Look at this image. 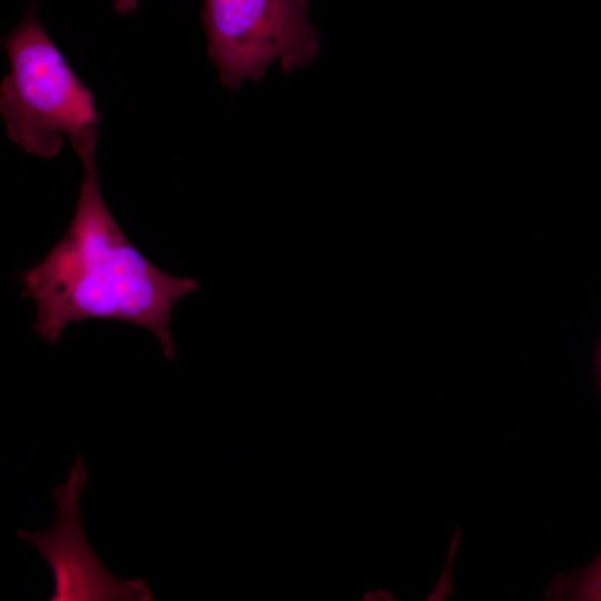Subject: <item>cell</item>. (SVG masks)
Instances as JSON below:
<instances>
[{"mask_svg":"<svg viewBox=\"0 0 601 601\" xmlns=\"http://www.w3.org/2000/svg\"><path fill=\"white\" fill-rule=\"evenodd\" d=\"M545 597L601 601V554L581 571L558 574L552 580Z\"/></svg>","mask_w":601,"mask_h":601,"instance_id":"5b68a950","label":"cell"},{"mask_svg":"<svg viewBox=\"0 0 601 601\" xmlns=\"http://www.w3.org/2000/svg\"><path fill=\"white\" fill-rule=\"evenodd\" d=\"M116 10L121 14H128L136 10L138 0H112Z\"/></svg>","mask_w":601,"mask_h":601,"instance_id":"8992f818","label":"cell"},{"mask_svg":"<svg viewBox=\"0 0 601 601\" xmlns=\"http://www.w3.org/2000/svg\"><path fill=\"white\" fill-rule=\"evenodd\" d=\"M10 71L0 85V111L9 138L27 152L51 158L96 129L99 116L91 90L78 78L37 17L26 8L2 40Z\"/></svg>","mask_w":601,"mask_h":601,"instance_id":"7a4b0ae2","label":"cell"},{"mask_svg":"<svg viewBox=\"0 0 601 601\" xmlns=\"http://www.w3.org/2000/svg\"><path fill=\"white\" fill-rule=\"evenodd\" d=\"M88 472L77 455L67 481L52 490L56 520L48 530L16 535L29 542L51 570V601H149L154 594L144 579L122 580L114 575L90 549L79 510V497Z\"/></svg>","mask_w":601,"mask_h":601,"instance_id":"277c9868","label":"cell"},{"mask_svg":"<svg viewBox=\"0 0 601 601\" xmlns=\"http://www.w3.org/2000/svg\"><path fill=\"white\" fill-rule=\"evenodd\" d=\"M309 0H205L201 22L208 56L230 90L258 81L274 61L287 73L318 53V32L308 20Z\"/></svg>","mask_w":601,"mask_h":601,"instance_id":"3957f363","label":"cell"},{"mask_svg":"<svg viewBox=\"0 0 601 601\" xmlns=\"http://www.w3.org/2000/svg\"><path fill=\"white\" fill-rule=\"evenodd\" d=\"M97 137L93 129L71 145L83 177L68 230L41 262L21 274L22 295L36 304L33 331L55 345L72 323L126 322L149 331L164 356L175 362L171 313L199 282L159 269L119 227L99 189Z\"/></svg>","mask_w":601,"mask_h":601,"instance_id":"6da1fadb","label":"cell"}]
</instances>
